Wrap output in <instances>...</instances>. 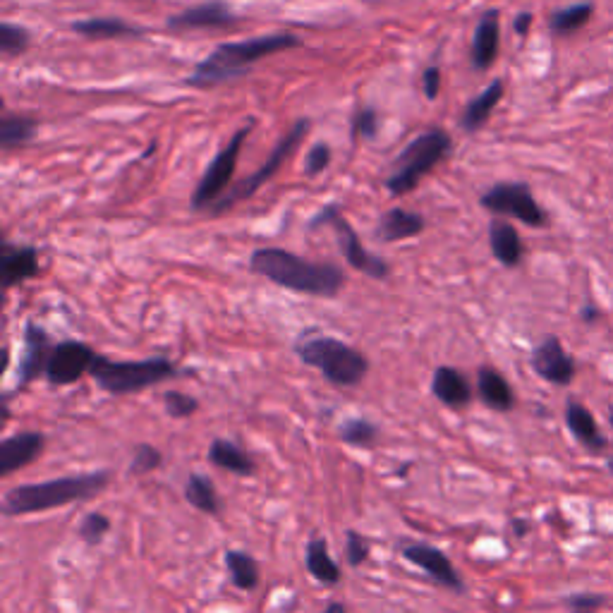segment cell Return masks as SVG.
Segmentation results:
<instances>
[{"label":"cell","mask_w":613,"mask_h":613,"mask_svg":"<svg viewBox=\"0 0 613 613\" xmlns=\"http://www.w3.org/2000/svg\"><path fill=\"white\" fill-rule=\"evenodd\" d=\"M329 163H331V149L326 147V144H314L307 154L305 175H309V178H317L319 173H324L326 168H329Z\"/></svg>","instance_id":"38"},{"label":"cell","mask_w":613,"mask_h":613,"mask_svg":"<svg viewBox=\"0 0 613 613\" xmlns=\"http://www.w3.org/2000/svg\"><path fill=\"white\" fill-rule=\"evenodd\" d=\"M609 470H611V475H613V458L609 460Z\"/></svg>","instance_id":"47"},{"label":"cell","mask_w":613,"mask_h":613,"mask_svg":"<svg viewBox=\"0 0 613 613\" xmlns=\"http://www.w3.org/2000/svg\"><path fill=\"white\" fill-rule=\"evenodd\" d=\"M324 613H348V609H345V604H341V602H331L324 609Z\"/></svg>","instance_id":"45"},{"label":"cell","mask_w":613,"mask_h":613,"mask_svg":"<svg viewBox=\"0 0 613 613\" xmlns=\"http://www.w3.org/2000/svg\"><path fill=\"white\" fill-rule=\"evenodd\" d=\"M400 554H403L405 561H410L412 566H417L420 570L432 578L436 585L446 587V590L463 594L465 592V582L463 575L458 573L453 566V561L443 554L441 549H436L434 544L427 542H405L400 546Z\"/></svg>","instance_id":"11"},{"label":"cell","mask_w":613,"mask_h":613,"mask_svg":"<svg viewBox=\"0 0 613 613\" xmlns=\"http://www.w3.org/2000/svg\"><path fill=\"white\" fill-rule=\"evenodd\" d=\"M606 604V597L602 594H573L566 599V606L570 611H597Z\"/></svg>","instance_id":"40"},{"label":"cell","mask_w":613,"mask_h":613,"mask_svg":"<svg viewBox=\"0 0 613 613\" xmlns=\"http://www.w3.org/2000/svg\"><path fill=\"white\" fill-rule=\"evenodd\" d=\"M477 393L482 403L496 412H511L515 408L513 386L494 367H482L477 372Z\"/></svg>","instance_id":"22"},{"label":"cell","mask_w":613,"mask_h":613,"mask_svg":"<svg viewBox=\"0 0 613 613\" xmlns=\"http://www.w3.org/2000/svg\"><path fill=\"white\" fill-rule=\"evenodd\" d=\"M295 352L307 367L319 369L333 386H360L369 372V360L360 350L331 336H312L305 331L295 341Z\"/></svg>","instance_id":"4"},{"label":"cell","mask_w":613,"mask_h":613,"mask_svg":"<svg viewBox=\"0 0 613 613\" xmlns=\"http://www.w3.org/2000/svg\"><path fill=\"white\" fill-rule=\"evenodd\" d=\"M432 393L439 403L453 410L467 408L472 396H475L467 376L455 367H436L432 376Z\"/></svg>","instance_id":"19"},{"label":"cell","mask_w":613,"mask_h":613,"mask_svg":"<svg viewBox=\"0 0 613 613\" xmlns=\"http://www.w3.org/2000/svg\"><path fill=\"white\" fill-rule=\"evenodd\" d=\"M46 448V436L41 432H20L0 443V475L8 477L22 467L32 465Z\"/></svg>","instance_id":"16"},{"label":"cell","mask_w":613,"mask_h":613,"mask_svg":"<svg viewBox=\"0 0 613 613\" xmlns=\"http://www.w3.org/2000/svg\"><path fill=\"white\" fill-rule=\"evenodd\" d=\"M29 44H32V36L20 24H0V51H3V56H20V53L27 51Z\"/></svg>","instance_id":"33"},{"label":"cell","mask_w":613,"mask_h":613,"mask_svg":"<svg viewBox=\"0 0 613 613\" xmlns=\"http://www.w3.org/2000/svg\"><path fill=\"white\" fill-rule=\"evenodd\" d=\"M503 82L494 80L489 84L487 89L482 91V94L475 96L470 103L465 106L463 115H460V127L467 132V135H472V132H477L479 127L487 125V120L491 118V113H494V108L499 106V101L503 99Z\"/></svg>","instance_id":"25"},{"label":"cell","mask_w":613,"mask_h":613,"mask_svg":"<svg viewBox=\"0 0 613 613\" xmlns=\"http://www.w3.org/2000/svg\"><path fill=\"white\" fill-rule=\"evenodd\" d=\"M602 309L594 307V305H585L580 309V319L585 321V324H597V321H602Z\"/></svg>","instance_id":"43"},{"label":"cell","mask_w":613,"mask_h":613,"mask_svg":"<svg viewBox=\"0 0 613 613\" xmlns=\"http://www.w3.org/2000/svg\"><path fill=\"white\" fill-rule=\"evenodd\" d=\"M163 463V455L159 448L149 446V443H139L135 448V455H132V463H130V475H149V472L159 470Z\"/></svg>","instance_id":"35"},{"label":"cell","mask_w":613,"mask_h":613,"mask_svg":"<svg viewBox=\"0 0 613 613\" xmlns=\"http://www.w3.org/2000/svg\"><path fill=\"white\" fill-rule=\"evenodd\" d=\"M305 566L314 580H319L321 585H338L341 582V568L333 561L329 554V542L326 539H312L307 544L305 554Z\"/></svg>","instance_id":"27"},{"label":"cell","mask_w":613,"mask_h":613,"mask_svg":"<svg viewBox=\"0 0 613 613\" xmlns=\"http://www.w3.org/2000/svg\"><path fill=\"white\" fill-rule=\"evenodd\" d=\"M96 352L87 343L80 341H63L53 348L48 357L46 379L51 386H70L77 384L84 374L91 372Z\"/></svg>","instance_id":"12"},{"label":"cell","mask_w":613,"mask_h":613,"mask_svg":"<svg viewBox=\"0 0 613 613\" xmlns=\"http://www.w3.org/2000/svg\"><path fill=\"white\" fill-rule=\"evenodd\" d=\"M609 422H611V427H613V410L609 412Z\"/></svg>","instance_id":"46"},{"label":"cell","mask_w":613,"mask_h":613,"mask_svg":"<svg viewBox=\"0 0 613 613\" xmlns=\"http://www.w3.org/2000/svg\"><path fill=\"white\" fill-rule=\"evenodd\" d=\"M39 273V252L29 245H3V257H0V278L3 288L10 290L24 281H32Z\"/></svg>","instance_id":"18"},{"label":"cell","mask_w":613,"mask_h":613,"mask_svg":"<svg viewBox=\"0 0 613 613\" xmlns=\"http://www.w3.org/2000/svg\"><path fill=\"white\" fill-rule=\"evenodd\" d=\"M345 556L352 568H360L364 561L369 558V542L364 539V534L348 530L345 532Z\"/></svg>","instance_id":"37"},{"label":"cell","mask_w":613,"mask_h":613,"mask_svg":"<svg viewBox=\"0 0 613 613\" xmlns=\"http://www.w3.org/2000/svg\"><path fill=\"white\" fill-rule=\"evenodd\" d=\"M250 132H252V123L240 127V130L230 137V142L226 144V147L218 151L216 159L209 163V168H206L202 180H199L197 190L192 192V199H190L192 211H209L211 206H214L218 199L226 194L228 185L233 182L235 168H238L242 144H245V139Z\"/></svg>","instance_id":"8"},{"label":"cell","mask_w":613,"mask_h":613,"mask_svg":"<svg viewBox=\"0 0 613 613\" xmlns=\"http://www.w3.org/2000/svg\"><path fill=\"white\" fill-rule=\"evenodd\" d=\"M422 91L429 101H434L441 91V70L436 65H429L427 70L422 72Z\"/></svg>","instance_id":"41"},{"label":"cell","mask_w":613,"mask_h":613,"mask_svg":"<svg viewBox=\"0 0 613 613\" xmlns=\"http://www.w3.org/2000/svg\"><path fill=\"white\" fill-rule=\"evenodd\" d=\"M226 568L230 573V580L233 585L242 592H252L254 587L259 585V566L257 561L250 554L238 549H228L226 551Z\"/></svg>","instance_id":"30"},{"label":"cell","mask_w":613,"mask_h":613,"mask_svg":"<svg viewBox=\"0 0 613 613\" xmlns=\"http://www.w3.org/2000/svg\"><path fill=\"white\" fill-rule=\"evenodd\" d=\"M479 204L496 216L518 218L530 228H544L549 223L546 211L537 204L530 185L525 182H499L482 194Z\"/></svg>","instance_id":"10"},{"label":"cell","mask_w":613,"mask_h":613,"mask_svg":"<svg viewBox=\"0 0 613 613\" xmlns=\"http://www.w3.org/2000/svg\"><path fill=\"white\" fill-rule=\"evenodd\" d=\"M451 147V135H448L446 130H441V127L422 132L420 137L412 139L408 147L400 151L396 166H393V173L386 178V190L391 192L393 197L410 194L436 163L446 159Z\"/></svg>","instance_id":"6"},{"label":"cell","mask_w":613,"mask_h":613,"mask_svg":"<svg viewBox=\"0 0 613 613\" xmlns=\"http://www.w3.org/2000/svg\"><path fill=\"white\" fill-rule=\"evenodd\" d=\"M108 484H111V472L106 470L58 477L36 484H20L3 496V515L15 518V515L44 513L60 506H70V503L89 501L99 496Z\"/></svg>","instance_id":"3"},{"label":"cell","mask_w":613,"mask_h":613,"mask_svg":"<svg viewBox=\"0 0 613 613\" xmlns=\"http://www.w3.org/2000/svg\"><path fill=\"white\" fill-rule=\"evenodd\" d=\"M424 228H427V221H424L420 214L396 206V209L386 211V214L381 216L379 226H376V238L381 242L410 240L422 235Z\"/></svg>","instance_id":"23"},{"label":"cell","mask_w":613,"mask_h":613,"mask_svg":"<svg viewBox=\"0 0 613 613\" xmlns=\"http://www.w3.org/2000/svg\"><path fill=\"white\" fill-rule=\"evenodd\" d=\"M307 132H309V120H307V118L297 120V123H295L293 127H290L288 132H285L281 142L276 144V149L271 151L269 159H266L264 166H262V168H257V173H252L250 178L242 180L238 187H233V190L223 194V197L218 199V202H216L214 206H211L209 214L221 216V214H226V211L233 209L235 204L242 202V199L252 197V194L257 192L259 187L266 185V182H269V180L273 178V175L281 171V166L285 163V159H288V156L293 154V151L297 149V144L302 142V137H305Z\"/></svg>","instance_id":"7"},{"label":"cell","mask_w":613,"mask_h":613,"mask_svg":"<svg viewBox=\"0 0 613 613\" xmlns=\"http://www.w3.org/2000/svg\"><path fill=\"white\" fill-rule=\"evenodd\" d=\"M91 379L101 391L111 396H127V393H139L144 388H151L163 381L175 379L178 367L166 357H149V360L137 362H115L106 355L96 352L94 364H91Z\"/></svg>","instance_id":"5"},{"label":"cell","mask_w":613,"mask_h":613,"mask_svg":"<svg viewBox=\"0 0 613 613\" xmlns=\"http://www.w3.org/2000/svg\"><path fill=\"white\" fill-rule=\"evenodd\" d=\"M297 46H302V39L288 32L264 34L254 36V39L233 41V44H221L214 53H209L202 63H197V68L192 70L187 84L199 89L218 87V84L223 82L245 77L252 65L259 63L262 58H269L273 53L288 51V48Z\"/></svg>","instance_id":"2"},{"label":"cell","mask_w":613,"mask_h":613,"mask_svg":"<svg viewBox=\"0 0 613 613\" xmlns=\"http://www.w3.org/2000/svg\"><path fill=\"white\" fill-rule=\"evenodd\" d=\"M573 613H594V611H573Z\"/></svg>","instance_id":"48"},{"label":"cell","mask_w":613,"mask_h":613,"mask_svg":"<svg viewBox=\"0 0 613 613\" xmlns=\"http://www.w3.org/2000/svg\"><path fill=\"white\" fill-rule=\"evenodd\" d=\"M250 269L266 281L281 285L293 293L312 297H336L345 285V273L336 264H317L281 250V247H262L250 257Z\"/></svg>","instance_id":"1"},{"label":"cell","mask_w":613,"mask_h":613,"mask_svg":"<svg viewBox=\"0 0 613 613\" xmlns=\"http://www.w3.org/2000/svg\"><path fill=\"white\" fill-rule=\"evenodd\" d=\"M56 345L51 343L44 326H39L36 321H27L24 324V348L20 357V367H17V388L29 386L32 381L39 379L41 374H46L48 357Z\"/></svg>","instance_id":"14"},{"label":"cell","mask_w":613,"mask_h":613,"mask_svg":"<svg viewBox=\"0 0 613 613\" xmlns=\"http://www.w3.org/2000/svg\"><path fill=\"white\" fill-rule=\"evenodd\" d=\"M355 132L364 139H374L379 132V115L372 106H364L355 118Z\"/></svg>","instance_id":"39"},{"label":"cell","mask_w":613,"mask_h":613,"mask_svg":"<svg viewBox=\"0 0 613 613\" xmlns=\"http://www.w3.org/2000/svg\"><path fill=\"white\" fill-rule=\"evenodd\" d=\"M592 12H594L592 3H575L568 5V8L556 10L549 20L551 32L556 36H568L580 32V29L592 20Z\"/></svg>","instance_id":"31"},{"label":"cell","mask_w":613,"mask_h":613,"mask_svg":"<svg viewBox=\"0 0 613 613\" xmlns=\"http://www.w3.org/2000/svg\"><path fill=\"white\" fill-rule=\"evenodd\" d=\"M314 223H317V226H326V223L333 226V230H336V238H338V247H341V254L352 269L364 273V276L374 278V281H386V278L391 276V266L362 245L360 238H357L355 228H352L350 223L341 216V206L338 204L324 206L321 214L314 216Z\"/></svg>","instance_id":"9"},{"label":"cell","mask_w":613,"mask_h":613,"mask_svg":"<svg viewBox=\"0 0 613 613\" xmlns=\"http://www.w3.org/2000/svg\"><path fill=\"white\" fill-rule=\"evenodd\" d=\"M566 424L575 441L585 446V451L604 453L609 448V441L599 432V424L594 420L590 408H585L578 400H568L566 403Z\"/></svg>","instance_id":"20"},{"label":"cell","mask_w":613,"mask_h":613,"mask_svg":"<svg viewBox=\"0 0 613 613\" xmlns=\"http://www.w3.org/2000/svg\"><path fill=\"white\" fill-rule=\"evenodd\" d=\"M341 441L352 448H372L379 441L381 429L374 422L364 420V417H352L341 424Z\"/></svg>","instance_id":"32"},{"label":"cell","mask_w":613,"mask_h":613,"mask_svg":"<svg viewBox=\"0 0 613 613\" xmlns=\"http://www.w3.org/2000/svg\"><path fill=\"white\" fill-rule=\"evenodd\" d=\"M513 532H515V537H525L527 532H530V525L525 523V520H513Z\"/></svg>","instance_id":"44"},{"label":"cell","mask_w":613,"mask_h":613,"mask_svg":"<svg viewBox=\"0 0 613 613\" xmlns=\"http://www.w3.org/2000/svg\"><path fill=\"white\" fill-rule=\"evenodd\" d=\"M36 120L27 118L20 113H3L0 118V147L3 151H15L20 147H27L34 139Z\"/></svg>","instance_id":"28"},{"label":"cell","mask_w":613,"mask_h":613,"mask_svg":"<svg viewBox=\"0 0 613 613\" xmlns=\"http://www.w3.org/2000/svg\"><path fill=\"white\" fill-rule=\"evenodd\" d=\"M72 32L87 36V39H137L144 34L142 27L127 24L118 17H89V20L72 22Z\"/></svg>","instance_id":"24"},{"label":"cell","mask_w":613,"mask_h":613,"mask_svg":"<svg viewBox=\"0 0 613 613\" xmlns=\"http://www.w3.org/2000/svg\"><path fill=\"white\" fill-rule=\"evenodd\" d=\"M489 245H491V254H494L496 262H499L501 266H506V269H515V266L523 264L525 245L513 223L501 221V218L491 221Z\"/></svg>","instance_id":"21"},{"label":"cell","mask_w":613,"mask_h":613,"mask_svg":"<svg viewBox=\"0 0 613 613\" xmlns=\"http://www.w3.org/2000/svg\"><path fill=\"white\" fill-rule=\"evenodd\" d=\"M111 518L103 513H89L84 515V520L77 527V534H80V539L84 544L96 546L103 542V537H106L108 532H111Z\"/></svg>","instance_id":"34"},{"label":"cell","mask_w":613,"mask_h":613,"mask_svg":"<svg viewBox=\"0 0 613 613\" xmlns=\"http://www.w3.org/2000/svg\"><path fill=\"white\" fill-rule=\"evenodd\" d=\"M209 463L221 467V470L233 472V475L250 477L254 475V460L247 455L238 443L228 439H216L209 446Z\"/></svg>","instance_id":"26"},{"label":"cell","mask_w":613,"mask_h":613,"mask_svg":"<svg viewBox=\"0 0 613 613\" xmlns=\"http://www.w3.org/2000/svg\"><path fill=\"white\" fill-rule=\"evenodd\" d=\"M185 499L190 506L206 515H218V511H221V499H218L214 482L206 475H199V472H192V475L187 477Z\"/></svg>","instance_id":"29"},{"label":"cell","mask_w":613,"mask_h":613,"mask_svg":"<svg viewBox=\"0 0 613 613\" xmlns=\"http://www.w3.org/2000/svg\"><path fill=\"white\" fill-rule=\"evenodd\" d=\"M532 369L554 386L573 384L578 364L556 336H546L532 352Z\"/></svg>","instance_id":"13"},{"label":"cell","mask_w":613,"mask_h":613,"mask_svg":"<svg viewBox=\"0 0 613 613\" xmlns=\"http://www.w3.org/2000/svg\"><path fill=\"white\" fill-rule=\"evenodd\" d=\"M532 12H520L518 17H515V22H513V29H515V34L518 36H527V32H530V27H532Z\"/></svg>","instance_id":"42"},{"label":"cell","mask_w":613,"mask_h":613,"mask_svg":"<svg viewBox=\"0 0 613 613\" xmlns=\"http://www.w3.org/2000/svg\"><path fill=\"white\" fill-rule=\"evenodd\" d=\"M501 46V15L499 10H487L479 17L472 39V68L484 72L496 63Z\"/></svg>","instance_id":"17"},{"label":"cell","mask_w":613,"mask_h":613,"mask_svg":"<svg viewBox=\"0 0 613 613\" xmlns=\"http://www.w3.org/2000/svg\"><path fill=\"white\" fill-rule=\"evenodd\" d=\"M163 405H166V412L173 417V420H185V417H192L194 412L199 410L197 398L187 396L182 391H168L163 396Z\"/></svg>","instance_id":"36"},{"label":"cell","mask_w":613,"mask_h":613,"mask_svg":"<svg viewBox=\"0 0 613 613\" xmlns=\"http://www.w3.org/2000/svg\"><path fill=\"white\" fill-rule=\"evenodd\" d=\"M238 22L235 12L221 0H209V3L194 5L168 17V29L171 32H194V29H226Z\"/></svg>","instance_id":"15"}]
</instances>
